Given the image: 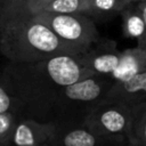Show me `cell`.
Masks as SVG:
<instances>
[{
  "label": "cell",
  "instance_id": "obj_1",
  "mask_svg": "<svg viewBox=\"0 0 146 146\" xmlns=\"http://www.w3.org/2000/svg\"><path fill=\"white\" fill-rule=\"evenodd\" d=\"M22 117L52 122L54 106L63 87L92 74L84 64L83 52L52 56L34 63L8 62L1 70Z\"/></svg>",
  "mask_w": 146,
  "mask_h": 146
},
{
  "label": "cell",
  "instance_id": "obj_2",
  "mask_svg": "<svg viewBox=\"0 0 146 146\" xmlns=\"http://www.w3.org/2000/svg\"><path fill=\"white\" fill-rule=\"evenodd\" d=\"M0 54L8 62L34 63L57 55L79 52L63 42L44 23L33 16H22L2 29Z\"/></svg>",
  "mask_w": 146,
  "mask_h": 146
},
{
  "label": "cell",
  "instance_id": "obj_3",
  "mask_svg": "<svg viewBox=\"0 0 146 146\" xmlns=\"http://www.w3.org/2000/svg\"><path fill=\"white\" fill-rule=\"evenodd\" d=\"M114 80L110 75H90L63 87L54 106L52 122H83L90 111L103 102Z\"/></svg>",
  "mask_w": 146,
  "mask_h": 146
},
{
  "label": "cell",
  "instance_id": "obj_4",
  "mask_svg": "<svg viewBox=\"0 0 146 146\" xmlns=\"http://www.w3.org/2000/svg\"><path fill=\"white\" fill-rule=\"evenodd\" d=\"M33 17L48 25L63 42L73 47L79 54L87 51L100 39L95 23L84 14L41 11Z\"/></svg>",
  "mask_w": 146,
  "mask_h": 146
},
{
  "label": "cell",
  "instance_id": "obj_5",
  "mask_svg": "<svg viewBox=\"0 0 146 146\" xmlns=\"http://www.w3.org/2000/svg\"><path fill=\"white\" fill-rule=\"evenodd\" d=\"M131 105L105 98L90 111L83 123L100 135L127 137L131 121Z\"/></svg>",
  "mask_w": 146,
  "mask_h": 146
},
{
  "label": "cell",
  "instance_id": "obj_6",
  "mask_svg": "<svg viewBox=\"0 0 146 146\" xmlns=\"http://www.w3.org/2000/svg\"><path fill=\"white\" fill-rule=\"evenodd\" d=\"M50 143L54 146H127L125 136L100 135L83 122H52Z\"/></svg>",
  "mask_w": 146,
  "mask_h": 146
},
{
  "label": "cell",
  "instance_id": "obj_7",
  "mask_svg": "<svg viewBox=\"0 0 146 146\" xmlns=\"http://www.w3.org/2000/svg\"><path fill=\"white\" fill-rule=\"evenodd\" d=\"M86 67L92 74L111 75L116 68L121 51L113 40L99 39L83 52Z\"/></svg>",
  "mask_w": 146,
  "mask_h": 146
},
{
  "label": "cell",
  "instance_id": "obj_8",
  "mask_svg": "<svg viewBox=\"0 0 146 146\" xmlns=\"http://www.w3.org/2000/svg\"><path fill=\"white\" fill-rule=\"evenodd\" d=\"M52 122L35 119H18L11 135L9 146H42L50 141Z\"/></svg>",
  "mask_w": 146,
  "mask_h": 146
},
{
  "label": "cell",
  "instance_id": "obj_9",
  "mask_svg": "<svg viewBox=\"0 0 146 146\" xmlns=\"http://www.w3.org/2000/svg\"><path fill=\"white\" fill-rule=\"evenodd\" d=\"M107 99H115L128 105H137L146 102V70L124 81H114Z\"/></svg>",
  "mask_w": 146,
  "mask_h": 146
},
{
  "label": "cell",
  "instance_id": "obj_10",
  "mask_svg": "<svg viewBox=\"0 0 146 146\" xmlns=\"http://www.w3.org/2000/svg\"><path fill=\"white\" fill-rule=\"evenodd\" d=\"M146 70V50L141 47L129 48L121 51L120 60L110 75L114 81H124Z\"/></svg>",
  "mask_w": 146,
  "mask_h": 146
},
{
  "label": "cell",
  "instance_id": "obj_11",
  "mask_svg": "<svg viewBox=\"0 0 146 146\" xmlns=\"http://www.w3.org/2000/svg\"><path fill=\"white\" fill-rule=\"evenodd\" d=\"M122 16V31L123 35L127 38H133L139 44L145 34V22L144 18L137 8L136 2L128 3L121 11Z\"/></svg>",
  "mask_w": 146,
  "mask_h": 146
},
{
  "label": "cell",
  "instance_id": "obj_12",
  "mask_svg": "<svg viewBox=\"0 0 146 146\" xmlns=\"http://www.w3.org/2000/svg\"><path fill=\"white\" fill-rule=\"evenodd\" d=\"M127 146H146V102L133 105Z\"/></svg>",
  "mask_w": 146,
  "mask_h": 146
},
{
  "label": "cell",
  "instance_id": "obj_13",
  "mask_svg": "<svg viewBox=\"0 0 146 146\" xmlns=\"http://www.w3.org/2000/svg\"><path fill=\"white\" fill-rule=\"evenodd\" d=\"M89 10V0H51L43 11L57 14H84Z\"/></svg>",
  "mask_w": 146,
  "mask_h": 146
},
{
  "label": "cell",
  "instance_id": "obj_14",
  "mask_svg": "<svg viewBox=\"0 0 146 146\" xmlns=\"http://www.w3.org/2000/svg\"><path fill=\"white\" fill-rule=\"evenodd\" d=\"M26 0H2L0 5V33L11 21L24 15Z\"/></svg>",
  "mask_w": 146,
  "mask_h": 146
},
{
  "label": "cell",
  "instance_id": "obj_15",
  "mask_svg": "<svg viewBox=\"0 0 146 146\" xmlns=\"http://www.w3.org/2000/svg\"><path fill=\"white\" fill-rule=\"evenodd\" d=\"M124 0H89V15H106L120 13L125 7Z\"/></svg>",
  "mask_w": 146,
  "mask_h": 146
},
{
  "label": "cell",
  "instance_id": "obj_16",
  "mask_svg": "<svg viewBox=\"0 0 146 146\" xmlns=\"http://www.w3.org/2000/svg\"><path fill=\"white\" fill-rule=\"evenodd\" d=\"M18 119L16 113L11 111L0 113V146H9Z\"/></svg>",
  "mask_w": 146,
  "mask_h": 146
},
{
  "label": "cell",
  "instance_id": "obj_17",
  "mask_svg": "<svg viewBox=\"0 0 146 146\" xmlns=\"http://www.w3.org/2000/svg\"><path fill=\"white\" fill-rule=\"evenodd\" d=\"M7 111H15V102L5 82L2 72L0 71V113Z\"/></svg>",
  "mask_w": 146,
  "mask_h": 146
},
{
  "label": "cell",
  "instance_id": "obj_18",
  "mask_svg": "<svg viewBox=\"0 0 146 146\" xmlns=\"http://www.w3.org/2000/svg\"><path fill=\"white\" fill-rule=\"evenodd\" d=\"M51 0H26L23 16H34L44 10Z\"/></svg>",
  "mask_w": 146,
  "mask_h": 146
},
{
  "label": "cell",
  "instance_id": "obj_19",
  "mask_svg": "<svg viewBox=\"0 0 146 146\" xmlns=\"http://www.w3.org/2000/svg\"><path fill=\"white\" fill-rule=\"evenodd\" d=\"M136 5H137V8L139 9V11H140V14H141V16L144 18V22H145V34H144V39L137 46L138 47H141V48H144L146 50V0L138 1V2H136Z\"/></svg>",
  "mask_w": 146,
  "mask_h": 146
},
{
  "label": "cell",
  "instance_id": "obj_20",
  "mask_svg": "<svg viewBox=\"0 0 146 146\" xmlns=\"http://www.w3.org/2000/svg\"><path fill=\"white\" fill-rule=\"evenodd\" d=\"M138 1H141V0H124L125 5H128V3H131V2H138Z\"/></svg>",
  "mask_w": 146,
  "mask_h": 146
},
{
  "label": "cell",
  "instance_id": "obj_21",
  "mask_svg": "<svg viewBox=\"0 0 146 146\" xmlns=\"http://www.w3.org/2000/svg\"><path fill=\"white\" fill-rule=\"evenodd\" d=\"M42 146H54V145H52V144H51V143L49 141V143H47V144H43Z\"/></svg>",
  "mask_w": 146,
  "mask_h": 146
},
{
  "label": "cell",
  "instance_id": "obj_22",
  "mask_svg": "<svg viewBox=\"0 0 146 146\" xmlns=\"http://www.w3.org/2000/svg\"><path fill=\"white\" fill-rule=\"evenodd\" d=\"M1 1H2V0H0V5H1Z\"/></svg>",
  "mask_w": 146,
  "mask_h": 146
}]
</instances>
